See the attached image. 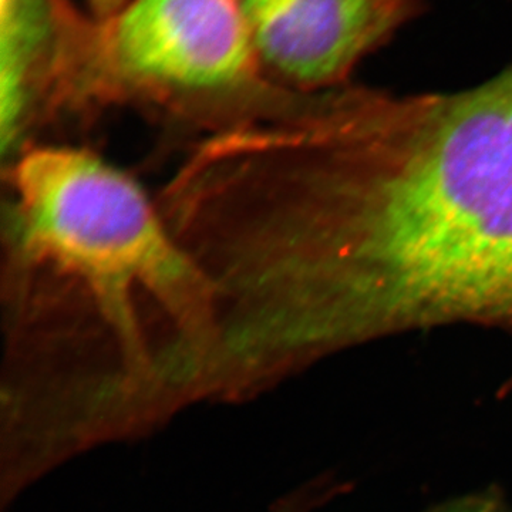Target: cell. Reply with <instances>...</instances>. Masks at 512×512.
Returning <instances> with one entry per match:
<instances>
[{
  "label": "cell",
  "mask_w": 512,
  "mask_h": 512,
  "mask_svg": "<svg viewBox=\"0 0 512 512\" xmlns=\"http://www.w3.org/2000/svg\"><path fill=\"white\" fill-rule=\"evenodd\" d=\"M259 171L252 289L292 365L440 326L512 339V66L458 93L330 90Z\"/></svg>",
  "instance_id": "1"
},
{
  "label": "cell",
  "mask_w": 512,
  "mask_h": 512,
  "mask_svg": "<svg viewBox=\"0 0 512 512\" xmlns=\"http://www.w3.org/2000/svg\"><path fill=\"white\" fill-rule=\"evenodd\" d=\"M23 237L32 254L89 286L119 349L116 386L136 392L151 356L134 313L146 292L177 330L175 363L191 367L214 333L207 278L128 175L82 150L35 148L15 168Z\"/></svg>",
  "instance_id": "2"
},
{
  "label": "cell",
  "mask_w": 512,
  "mask_h": 512,
  "mask_svg": "<svg viewBox=\"0 0 512 512\" xmlns=\"http://www.w3.org/2000/svg\"><path fill=\"white\" fill-rule=\"evenodd\" d=\"M111 46L126 73L183 90L238 83L256 57L242 0H131Z\"/></svg>",
  "instance_id": "3"
},
{
  "label": "cell",
  "mask_w": 512,
  "mask_h": 512,
  "mask_svg": "<svg viewBox=\"0 0 512 512\" xmlns=\"http://www.w3.org/2000/svg\"><path fill=\"white\" fill-rule=\"evenodd\" d=\"M256 57L303 92L349 84L423 0H242Z\"/></svg>",
  "instance_id": "4"
},
{
  "label": "cell",
  "mask_w": 512,
  "mask_h": 512,
  "mask_svg": "<svg viewBox=\"0 0 512 512\" xmlns=\"http://www.w3.org/2000/svg\"><path fill=\"white\" fill-rule=\"evenodd\" d=\"M45 30L35 0H0V114L3 150L15 143L23 119L28 70Z\"/></svg>",
  "instance_id": "5"
},
{
  "label": "cell",
  "mask_w": 512,
  "mask_h": 512,
  "mask_svg": "<svg viewBox=\"0 0 512 512\" xmlns=\"http://www.w3.org/2000/svg\"><path fill=\"white\" fill-rule=\"evenodd\" d=\"M352 491L349 481L326 474L313 478L276 501L268 512H313Z\"/></svg>",
  "instance_id": "6"
},
{
  "label": "cell",
  "mask_w": 512,
  "mask_h": 512,
  "mask_svg": "<svg viewBox=\"0 0 512 512\" xmlns=\"http://www.w3.org/2000/svg\"><path fill=\"white\" fill-rule=\"evenodd\" d=\"M424 512H512V505L501 488L488 487L450 498Z\"/></svg>",
  "instance_id": "7"
},
{
  "label": "cell",
  "mask_w": 512,
  "mask_h": 512,
  "mask_svg": "<svg viewBox=\"0 0 512 512\" xmlns=\"http://www.w3.org/2000/svg\"><path fill=\"white\" fill-rule=\"evenodd\" d=\"M94 8L99 9L100 12L107 13L119 9L123 0H90Z\"/></svg>",
  "instance_id": "8"
}]
</instances>
